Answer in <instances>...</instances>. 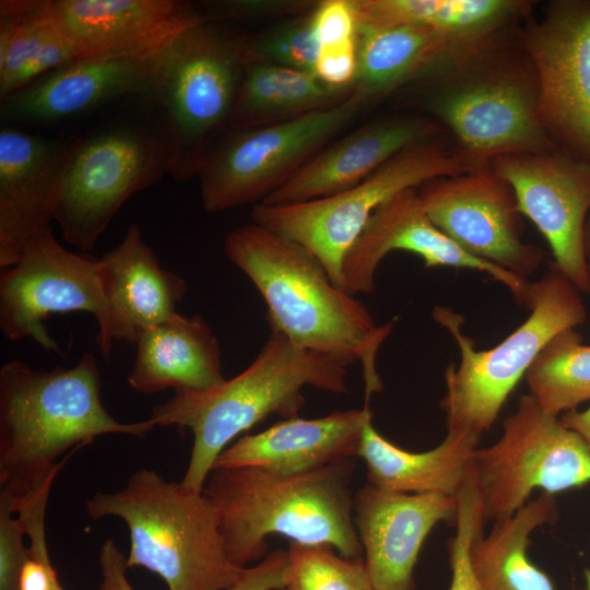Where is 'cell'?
Listing matches in <instances>:
<instances>
[{
  "instance_id": "1",
  "label": "cell",
  "mask_w": 590,
  "mask_h": 590,
  "mask_svg": "<svg viewBox=\"0 0 590 590\" xmlns=\"http://www.w3.org/2000/svg\"><path fill=\"white\" fill-rule=\"evenodd\" d=\"M223 251L263 298L270 329L303 349L351 365L358 362L365 404L382 391L376 359L393 322L377 324L368 308L338 286L310 251L253 222L231 231Z\"/></svg>"
},
{
  "instance_id": "2",
  "label": "cell",
  "mask_w": 590,
  "mask_h": 590,
  "mask_svg": "<svg viewBox=\"0 0 590 590\" xmlns=\"http://www.w3.org/2000/svg\"><path fill=\"white\" fill-rule=\"evenodd\" d=\"M95 356L84 353L70 368L36 369L11 361L0 369V495L13 503L52 484L69 450L96 437L143 438L150 420L123 423L105 408Z\"/></svg>"
},
{
  "instance_id": "3",
  "label": "cell",
  "mask_w": 590,
  "mask_h": 590,
  "mask_svg": "<svg viewBox=\"0 0 590 590\" xmlns=\"http://www.w3.org/2000/svg\"><path fill=\"white\" fill-rule=\"evenodd\" d=\"M355 469V458L292 475L259 468L212 469L202 492L217 514L232 563L244 568L261 560L273 534L364 559L353 521Z\"/></svg>"
},
{
  "instance_id": "4",
  "label": "cell",
  "mask_w": 590,
  "mask_h": 590,
  "mask_svg": "<svg viewBox=\"0 0 590 590\" xmlns=\"http://www.w3.org/2000/svg\"><path fill=\"white\" fill-rule=\"evenodd\" d=\"M350 363L303 349L284 334H270L253 361L238 375L201 392H175L156 404L148 418L161 427L192 433L182 485L202 492L219 455L270 415L299 416L312 387L334 394L349 392Z\"/></svg>"
},
{
  "instance_id": "5",
  "label": "cell",
  "mask_w": 590,
  "mask_h": 590,
  "mask_svg": "<svg viewBox=\"0 0 590 590\" xmlns=\"http://www.w3.org/2000/svg\"><path fill=\"white\" fill-rule=\"evenodd\" d=\"M85 509L95 520H122L129 568L156 574L168 590H229L245 568L229 559L217 514L203 492L166 481L155 470H137L122 488L95 493Z\"/></svg>"
},
{
  "instance_id": "6",
  "label": "cell",
  "mask_w": 590,
  "mask_h": 590,
  "mask_svg": "<svg viewBox=\"0 0 590 590\" xmlns=\"http://www.w3.org/2000/svg\"><path fill=\"white\" fill-rule=\"evenodd\" d=\"M420 83L429 88L427 110L451 131L456 148L473 167L502 155L557 150L539 122L536 78L519 35Z\"/></svg>"
},
{
  "instance_id": "7",
  "label": "cell",
  "mask_w": 590,
  "mask_h": 590,
  "mask_svg": "<svg viewBox=\"0 0 590 590\" xmlns=\"http://www.w3.org/2000/svg\"><path fill=\"white\" fill-rule=\"evenodd\" d=\"M529 283L523 305L527 319L502 342L476 350L461 330L462 317L437 306L433 317L456 340L460 361L445 371L446 394L441 408L447 432L481 439L491 429L504 404L543 347L558 333L576 329L587 319L581 292L555 267Z\"/></svg>"
},
{
  "instance_id": "8",
  "label": "cell",
  "mask_w": 590,
  "mask_h": 590,
  "mask_svg": "<svg viewBox=\"0 0 590 590\" xmlns=\"http://www.w3.org/2000/svg\"><path fill=\"white\" fill-rule=\"evenodd\" d=\"M241 38L203 20L158 50L148 94L162 116L160 133L175 181L198 176L228 129L245 69Z\"/></svg>"
},
{
  "instance_id": "9",
  "label": "cell",
  "mask_w": 590,
  "mask_h": 590,
  "mask_svg": "<svg viewBox=\"0 0 590 590\" xmlns=\"http://www.w3.org/2000/svg\"><path fill=\"white\" fill-rule=\"evenodd\" d=\"M472 168L455 144L436 137L403 150L350 189L298 203H258L250 215L310 251L343 288V260L380 205L403 190Z\"/></svg>"
},
{
  "instance_id": "10",
  "label": "cell",
  "mask_w": 590,
  "mask_h": 590,
  "mask_svg": "<svg viewBox=\"0 0 590 590\" xmlns=\"http://www.w3.org/2000/svg\"><path fill=\"white\" fill-rule=\"evenodd\" d=\"M370 102L353 88L342 102L299 118L251 129H227L198 177L208 212L258 204L340 135Z\"/></svg>"
},
{
  "instance_id": "11",
  "label": "cell",
  "mask_w": 590,
  "mask_h": 590,
  "mask_svg": "<svg viewBox=\"0 0 590 590\" xmlns=\"http://www.w3.org/2000/svg\"><path fill=\"white\" fill-rule=\"evenodd\" d=\"M471 467L483 523L495 522L514 515L535 489L555 495L589 484L590 449L529 393L504 421L498 440L476 448Z\"/></svg>"
},
{
  "instance_id": "12",
  "label": "cell",
  "mask_w": 590,
  "mask_h": 590,
  "mask_svg": "<svg viewBox=\"0 0 590 590\" xmlns=\"http://www.w3.org/2000/svg\"><path fill=\"white\" fill-rule=\"evenodd\" d=\"M168 174L161 133L115 127L67 148L54 216L63 239L82 252L94 249L121 206Z\"/></svg>"
},
{
  "instance_id": "13",
  "label": "cell",
  "mask_w": 590,
  "mask_h": 590,
  "mask_svg": "<svg viewBox=\"0 0 590 590\" xmlns=\"http://www.w3.org/2000/svg\"><path fill=\"white\" fill-rule=\"evenodd\" d=\"M84 311L97 321L96 342L109 357L110 315L99 259L66 249L52 229L32 239L0 275V329L10 341L32 339L61 353L44 321L55 314Z\"/></svg>"
},
{
  "instance_id": "14",
  "label": "cell",
  "mask_w": 590,
  "mask_h": 590,
  "mask_svg": "<svg viewBox=\"0 0 590 590\" xmlns=\"http://www.w3.org/2000/svg\"><path fill=\"white\" fill-rule=\"evenodd\" d=\"M536 78V115L551 143L590 162V0L547 3L519 33Z\"/></svg>"
},
{
  "instance_id": "15",
  "label": "cell",
  "mask_w": 590,
  "mask_h": 590,
  "mask_svg": "<svg viewBox=\"0 0 590 590\" xmlns=\"http://www.w3.org/2000/svg\"><path fill=\"white\" fill-rule=\"evenodd\" d=\"M434 224L469 253L527 279L544 253L521 239V212L509 184L492 163L417 188Z\"/></svg>"
},
{
  "instance_id": "16",
  "label": "cell",
  "mask_w": 590,
  "mask_h": 590,
  "mask_svg": "<svg viewBox=\"0 0 590 590\" xmlns=\"http://www.w3.org/2000/svg\"><path fill=\"white\" fill-rule=\"evenodd\" d=\"M511 187L518 208L546 239L551 263L590 294L585 227L590 213V162L562 151L514 153L491 162Z\"/></svg>"
},
{
  "instance_id": "17",
  "label": "cell",
  "mask_w": 590,
  "mask_h": 590,
  "mask_svg": "<svg viewBox=\"0 0 590 590\" xmlns=\"http://www.w3.org/2000/svg\"><path fill=\"white\" fill-rule=\"evenodd\" d=\"M417 188L401 191L371 215L343 260V288L354 296L370 294L384 258L401 250L418 256L427 269L450 267L484 272L506 286L517 304H523L530 282L455 243L430 220Z\"/></svg>"
},
{
  "instance_id": "18",
  "label": "cell",
  "mask_w": 590,
  "mask_h": 590,
  "mask_svg": "<svg viewBox=\"0 0 590 590\" xmlns=\"http://www.w3.org/2000/svg\"><path fill=\"white\" fill-rule=\"evenodd\" d=\"M457 496L405 494L366 484L353 496V521L376 590H415L421 548L441 521L457 518Z\"/></svg>"
},
{
  "instance_id": "19",
  "label": "cell",
  "mask_w": 590,
  "mask_h": 590,
  "mask_svg": "<svg viewBox=\"0 0 590 590\" xmlns=\"http://www.w3.org/2000/svg\"><path fill=\"white\" fill-rule=\"evenodd\" d=\"M81 57L156 49L203 20L191 4L174 0H32Z\"/></svg>"
},
{
  "instance_id": "20",
  "label": "cell",
  "mask_w": 590,
  "mask_h": 590,
  "mask_svg": "<svg viewBox=\"0 0 590 590\" xmlns=\"http://www.w3.org/2000/svg\"><path fill=\"white\" fill-rule=\"evenodd\" d=\"M161 47L74 59L1 99V117L12 122H50L123 95L148 94Z\"/></svg>"
},
{
  "instance_id": "21",
  "label": "cell",
  "mask_w": 590,
  "mask_h": 590,
  "mask_svg": "<svg viewBox=\"0 0 590 590\" xmlns=\"http://www.w3.org/2000/svg\"><path fill=\"white\" fill-rule=\"evenodd\" d=\"M66 145L12 127L0 131V268L13 266L25 246L52 229Z\"/></svg>"
},
{
  "instance_id": "22",
  "label": "cell",
  "mask_w": 590,
  "mask_h": 590,
  "mask_svg": "<svg viewBox=\"0 0 590 590\" xmlns=\"http://www.w3.org/2000/svg\"><path fill=\"white\" fill-rule=\"evenodd\" d=\"M369 405L326 416L285 418L256 434L240 436L216 458L214 468H259L292 475L357 458Z\"/></svg>"
},
{
  "instance_id": "23",
  "label": "cell",
  "mask_w": 590,
  "mask_h": 590,
  "mask_svg": "<svg viewBox=\"0 0 590 590\" xmlns=\"http://www.w3.org/2000/svg\"><path fill=\"white\" fill-rule=\"evenodd\" d=\"M438 127L434 120L417 116L365 125L328 144L261 203H298L350 189L403 150L438 137Z\"/></svg>"
},
{
  "instance_id": "24",
  "label": "cell",
  "mask_w": 590,
  "mask_h": 590,
  "mask_svg": "<svg viewBox=\"0 0 590 590\" xmlns=\"http://www.w3.org/2000/svg\"><path fill=\"white\" fill-rule=\"evenodd\" d=\"M509 33L465 37L423 25L357 30V72L352 87L371 103L424 81Z\"/></svg>"
},
{
  "instance_id": "25",
  "label": "cell",
  "mask_w": 590,
  "mask_h": 590,
  "mask_svg": "<svg viewBox=\"0 0 590 590\" xmlns=\"http://www.w3.org/2000/svg\"><path fill=\"white\" fill-rule=\"evenodd\" d=\"M99 260L113 344L135 343L142 331L177 312L188 285L180 275L161 267L139 225H130L121 241Z\"/></svg>"
},
{
  "instance_id": "26",
  "label": "cell",
  "mask_w": 590,
  "mask_h": 590,
  "mask_svg": "<svg viewBox=\"0 0 590 590\" xmlns=\"http://www.w3.org/2000/svg\"><path fill=\"white\" fill-rule=\"evenodd\" d=\"M135 344L127 380L137 392H201L226 380L219 340L199 315L186 317L177 311L142 331Z\"/></svg>"
},
{
  "instance_id": "27",
  "label": "cell",
  "mask_w": 590,
  "mask_h": 590,
  "mask_svg": "<svg viewBox=\"0 0 590 590\" xmlns=\"http://www.w3.org/2000/svg\"><path fill=\"white\" fill-rule=\"evenodd\" d=\"M480 438L447 432L435 448L414 452L385 438L370 418L364 427L357 458L366 464L367 483L390 492L442 494L456 497L464 482Z\"/></svg>"
},
{
  "instance_id": "28",
  "label": "cell",
  "mask_w": 590,
  "mask_h": 590,
  "mask_svg": "<svg viewBox=\"0 0 590 590\" xmlns=\"http://www.w3.org/2000/svg\"><path fill=\"white\" fill-rule=\"evenodd\" d=\"M557 518L555 496L541 493L510 517L493 522L487 535L480 528L469 552L476 590H555L548 575L530 560L528 547L534 530Z\"/></svg>"
},
{
  "instance_id": "29",
  "label": "cell",
  "mask_w": 590,
  "mask_h": 590,
  "mask_svg": "<svg viewBox=\"0 0 590 590\" xmlns=\"http://www.w3.org/2000/svg\"><path fill=\"white\" fill-rule=\"evenodd\" d=\"M358 30L423 25L465 37L512 31L531 14L522 0H352Z\"/></svg>"
},
{
  "instance_id": "30",
  "label": "cell",
  "mask_w": 590,
  "mask_h": 590,
  "mask_svg": "<svg viewBox=\"0 0 590 590\" xmlns=\"http://www.w3.org/2000/svg\"><path fill=\"white\" fill-rule=\"evenodd\" d=\"M352 91L330 86L312 72L248 63L228 129L259 128L299 118L337 105Z\"/></svg>"
},
{
  "instance_id": "31",
  "label": "cell",
  "mask_w": 590,
  "mask_h": 590,
  "mask_svg": "<svg viewBox=\"0 0 590 590\" xmlns=\"http://www.w3.org/2000/svg\"><path fill=\"white\" fill-rule=\"evenodd\" d=\"M74 59L70 46L37 14L32 0L1 1V99Z\"/></svg>"
},
{
  "instance_id": "32",
  "label": "cell",
  "mask_w": 590,
  "mask_h": 590,
  "mask_svg": "<svg viewBox=\"0 0 590 590\" xmlns=\"http://www.w3.org/2000/svg\"><path fill=\"white\" fill-rule=\"evenodd\" d=\"M530 394L553 415L576 410L590 400V344L576 329L556 334L526 375Z\"/></svg>"
},
{
  "instance_id": "33",
  "label": "cell",
  "mask_w": 590,
  "mask_h": 590,
  "mask_svg": "<svg viewBox=\"0 0 590 590\" xmlns=\"http://www.w3.org/2000/svg\"><path fill=\"white\" fill-rule=\"evenodd\" d=\"M287 553L281 590H376L364 559L345 558L323 544L288 542Z\"/></svg>"
},
{
  "instance_id": "34",
  "label": "cell",
  "mask_w": 590,
  "mask_h": 590,
  "mask_svg": "<svg viewBox=\"0 0 590 590\" xmlns=\"http://www.w3.org/2000/svg\"><path fill=\"white\" fill-rule=\"evenodd\" d=\"M311 12L288 19L257 34L243 35L244 63L261 62L315 73L319 44Z\"/></svg>"
},
{
  "instance_id": "35",
  "label": "cell",
  "mask_w": 590,
  "mask_h": 590,
  "mask_svg": "<svg viewBox=\"0 0 590 590\" xmlns=\"http://www.w3.org/2000/svg\"><path fill=\"white\" fill-rule=\"evenodd\" d=\"M456 534L449 542L451 581L449 590H476L469 552L475 532L483 527L481 499L472 469L457 495Z\"/></svg>"
},
{
  "instance_id": "36",
  "label": "cell",
  "mask_w": 590,
  "mask_h": 590,
  "mask_svg": "<svg viewBox=\"0 0 590 590\" xmlns=\"http://www.w3.org/2000/svg\"><path fill=\"white\" fill-rule=\"evenodd\" d=\"M23 519L0 497V590H17L19 577L30 556Z\"/></svg>"
},
{
  "instance_id": "37",
  "label": "cell",
  "mask_w": 590,
  "mask_h": 590,
  "mask_svg": "<svg viewBox=\"0 0 590 590\" xmlns=\"http://www.w3.org/2000/svg\"><path fill=\"white\" fill-rule=\"evenodd\" d=\"M319 47L357 37V22L352 0H322L311 12Z\"/></svg>"
},
{
  "instance_id": "38",
  "label": "cell",
  "mask_w": 590,
  "mask_h": 590,
  "mask_svg": "<svg viewBox=\"0 0 590 590\" xmlns=\"http://www.w3.org/2000/svg\"><path fill=\"white\" fill-rule=\"evenodd\" d=\"M318 2L314 0H228L216 2L213 7L219 19L251 20L304 15L311 12Z\"/></svg>"
},
{
  "instance_id": "39",
  "label": "cell",
  "mask_w": 590,
  "mask_h": 590,
  "mask_svg": "<svg viewBox=\"0 0 590 590\" xmlns=\"http://www.w3.org/2000/svg\"><path fill=\"white\" fill-rule=\"evenodd\" d=\"M357 72V37L319 47L315 74L326 84L352 87Z\"/></svg>"
},
{
  "instance_id": "40",
  "label": "cell",
  "mask_w": 590,
  "mask_h": 590,
  "mask_svg": "<svg viewBox=\"0 0 590 590\" xmlns=\"http://www.w3.org/2000/svg\"><path fill=\"white\" fill-rule=\"evenodd\" d=\"M288 567L287 550L269 553L252 567H245L229 590H281Z\"/></svg>"
},
{
  "instance_id": "41",
  "label": "cell",
  "mask_w": 590,
  "mask_h": 590,
  "mask_svg": "<svg viewBox=\"0 0 590 590\" xmlns=\"http://www.w3.org/2000/svg\"><path fill=\"white\" fill-rule=\"evenodd\" d=\"M98 563L102 575L99 590H133L127 578V557L111 539L101 545Z\"/></svg>"
},
{
  "instance_id": "42",
  "label": "cell",
  "mask_w": 590,
  "mask_h": 590,
  "mask_svg": "<svg viewBox=\"0 0 590 590\" xmlns=\"http://www.w3.org/2000/svg\"><path fill=\"white\" fill-rule=\"evenodd\" d=\"M562 422L575 430L590 449V405L585 410H571L563 413Z\"/></svg>"
},
{
  "instance_id": "43",
  "label": "cell",
  "mask_w": 590,
  "mask_h": 590,
  "mask_svg": "<svg viewBox=\"0 0 590 590\" xmlns=\"http://www.w3.org/2000/svg\"><path fill=\"white\" fill-rule=\"evenodd\" d=\"M585 250L587 258L590 261V213L588 215L585 227Z\"/></svg>"
},
{
  "instance_id": "44",
  "label": "cell",
  "mask_w": 590,
  "mask_h": 590,
  "mask_svg": "<svg viewBox=\"0 0 590 590\" xmlns=\"http://www.w3.org/2000/svg\"><path fill=\"white\" fill-rule=\"evenodd\" d=\"M54 590H63L59 582L58 576H56L54 579Z\"/></svg>"
},
{
  "instance_id": "45",
  "label": "cell",
  "mask_w": 590,
  "mask_h": 590,
  "mask_svg": "<svg viewBox=\"0 0 590 590\" xmlns=\"http://www.w3.org/2000/svg\"><path fill=\"white\" fill-rule=\"evenodd\" d=\"M585 575H586V580H587V587H586V590H590V569H587L585 571Z\"/></svg>"
}]
</instances>
